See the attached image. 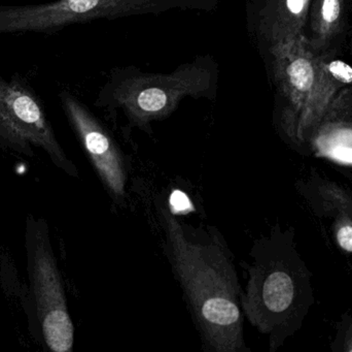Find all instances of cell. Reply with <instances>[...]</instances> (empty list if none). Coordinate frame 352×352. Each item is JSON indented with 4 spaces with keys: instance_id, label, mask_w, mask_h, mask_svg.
<instances>
[{
    "instance_id": "obj_1",
    "label": "cell",
    "mask_w": 352,
    "mask_h": 352,
    "mask_svg": "<svg viewBox=\"0 0 352 352\" xmlns=\"http://www.w3.org/2000/svg\"><path fill=\"white\" fill-rule=\"evenodd\" d=\"M156 206L165 233V253L205 351H248L242 289L225 238L217 227L180 222L164 198Z\"/></svg>"
},
{
    "instance_id": "obj_2",
    "label": "cell",
    "mask_w": 352,
    "mask_h": 352,
    "mask_svg": "<svg viewBox=\"0 0 352 352\" xmlns=\"http://www.w3.org/2000/svg\"><path fill=\"white\" fill-rule=\"evenodd\" d=\"M295 229L276 223L268 236L254 241L252 264L241 262L248 274L240 295L243 315L269 338L276 351L303 326L314 304L312 274L300 256Z\"/></svg>"
},
{
    "instance_id": "obj_3",
    "label": "cell",
    "mask_w": 352,
    "mask_h": 352,
    "mask_svg": "<svg viewBox=\"0 0 352 352\" xmlns=\"http://www.w3.org/2000/svg\"><path fill=\"white\" fill-rule=\"evenodd\" d=\"M270 56L277 130L287 144L306 155L314 130L339 95L352 87V66L338 56L320 55L305 34L272 41Z\"/></svg>"
},
{
    "instance_id": "obj_4",
    "label": "cell",
    "mask_w": 352,
    "mask_h": 352,
    "mask_svg": "<svg viewBox=\"0 0 352 352\" xmlns=\"http://www.w3.org/2000/svg\"><path fill=\"white\" fill-rule=\"evenodd\" d=\"M217 68L197 59L170 74L118 70L99 93L96 105L120 109L140 130L170 116L186 96L210 99L217 93Z\"/></svg>"
},
{
    "instance_id": "obj_5",
    "label": "cell",
    "mask_w": 352,
    "mask_h": 352,
    "mask_svg": "<svg viewBox=\"0 0 352 352\" xmlns=\"http://www.w3.org/2000/svg\"><path fill=\"white\" fill-rule=\"evenodd\" d=\"M219 0H55L47 3L10 6L8 28L14 34L53 35L76 23L99 19L159 14L170 10H209Z\"/></svg>"
},
{
    "instance_id": "obj_6",
    "label": "cell",
    "mask_w": 352,
    "mask_h": 352,
    "mask_svg": "<svg viewBox=\"0 0 352 352\" xmlns=\"http://www.w3.org/2000/svg\"><path fill=\"white\" fill-rule=\"evenodd\" d=\"M0 145L25 156L41 149L55 167L72 177L78 169L58 142L45 105L25 76H0Z\"/></svg>"
},
{
    "instance_id": "obj_7",
    "label": "cell",
    "mask_w": 352,
    "mask_h": 352,
    "mask_svg": "<svg viewBox=\"0 0 352 352\" xmlns=\"http://www.w3.org/2000/svg\"><path fill=\"white\" fill-rule=\"evenodd\" d=\"M28 274L43 340L53 352H70L74 327L67 307L62 277L43 219L27 220Z\"/></svg>"
},
{
    "instance_id": "obj_8",
    "label": "cell",
    "mask_w": 352,
    "mask_h": 352,
    "mask_svg": "<svg viewBox=\"0 0 352 352\" xmlns=\"http://www.w3.org/2000/svg\"><path fill=\"white\" fill-rule=\"evenodd\" d=\"M62 109L88 155L101 183L117 205L125 204L128 163L111 132L68 91L59 94Z\"/></svg>"
},
{
    "instance_id": "obj_9",
    "label": "cell",
    "mask_w": 352,
    "mask_h": 352,
    "mask_svg": "<svg viewBox=\"0 0 352 352\" xmlns=\"http://www.w3.org/2000/svg\"><path fill=\"white\" fill-rule=\"evenodd\" d=\"M307 154L339 165H352V87L339 95L310 136Z\"/></svg>"
},
{
    "instance_id": "obj_10",
    "label": "cell",
    "mask_w": 352,
    "mask_h": 352,
    "mask_svg": "<svg viewBox=\"0 0 352 352\" xmlns=\"http://www.w3.org/2000/svg\"><path fill=\"white\" fill-rule=\"evenodd\" d=\"M352 0H311L308 33L311 47L320 55L338 56L346 41Z\"/></svg>"
},
{
    "instance_id": "obj_11",
    "label": "cell",
    "mask_w": 352,
    "mask_h": 352,
    "mask_svg": "<svg viewBox=\"0 0 352 352\" xmlns=\"http://www.w3.org/2000/svg\"><path fill=\"white\" fill-rule=\"evenodd\" d=\"M298 190L318 216L329 218L342 213L352 218L351 188L312 172L307 180L298 184Z\"/></svg>"
},
{
    "instance_id": "obj_12",
    "label": "cell",
    "mask_w": 352,
    "mask_h": 352,
    "mask_svg": "<svg viewBox=\"0 0 352 352\" xmlns=\"http://www.w3.org/2000/svg\"><path fill=\"white\" fill-rule=\"evenodd\" d=\"M311 0H271L263 21L269 43L306 35Z\"/></svg>"
},
{
    "instance_id": "obj_13",
    "label": "cell",
    "mask_w": 352,
    "mask_h": 352,
    "mask_svg": "<svg viewBox=\"0 0 352 352\" xmlns=\"http://www.w3.org/2000/svg\"><path fill=\"white\" fill-rule=\"evenodd\" d=\"M331 235L336 247L347 256H352V218L349 215L336 213L329 217Z\"/></svg>"
},
{
    "instance_id": "obj_14",
    "label": "cell",
    "mask_w": 352,
    "mask_h": 352,
    "mask_svg": "<svg viewBox=\"0 0 352 352\" xmlns=\"http://www.w3.org/2000/svg\"><path fill=\"white\" fill-rule=\"evenodd\" d=\"M331 349L334 352H352V314L344 315L338 324Z\"/></svg>"
},
{
    "instance_id": "obj_15",
    "label": "cell",
    "mask_w": 352,
    "mask_h": 352,
    "mask_svg": "<svg viewBox=\"0 0 352 352\" xmlns=\"http://www.w3.org/2000/svg\"><path fill=\"white\" fill-rule=\"evenodd\" d=\"M351 273H352V268H351Z\"/></svg>"
}]
</instances>
